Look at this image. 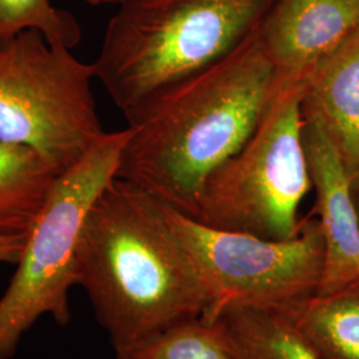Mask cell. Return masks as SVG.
Segmentation results:
<instances>
[{"instance_id": "e0dca14e", "label": "cell", "mask_w": 359, "mask_h": 359, "mask_svg": "<svg viewBox=\"0 0 359 359\" xmlns=\"http://www.w3.org/2000/svg\"><path fill=\"white\" fill-rule=\"evenodd\" d=\"M86 3H88L90 6H121L123 3L128 1V0H83Z\"/></svg>"}, {"instance_id": "277c9868", "label": "cell", "mask_w": 359, "mask_h": 359, "mask_svg": "<svg viewBox=\"0 0 359 359\" xmlns=\"http://www.w3.org/2000/svg\"><path fill=\"white\" fill-rule=\"evenodd\" d=\"M128 128L104 133L56 181L27 237L22 257L0 298V359H10L41 316L65 326L69 289L76 285V253L92 206L117 177Z\"/></svg>"}, {"instance_id": "5bb4252c", "label": "cell", "mask_w": 359, "mask_h": 359, "mask_svg": "<svg viewBox=\"0 0 359 359\" xmlns=\"http://www.w3.org/2000/svg\"><path fill=\"white\" fill-rule=\"evenodd\" d=\"M116 359H236L213 323L189 317L114 346Z\"/></svg>"}, {"instance_id": "30bf717a", "label": "cell", "mask_w": 359, "mask_h": 359, "mask_svg": "<svg viewBox=\"0 0 359 359\" xmlns=\"http://www.w3.org/2000/svg\"><path fill=\"white\" fill-rule=\"evenodd\" d=\"M302 107L320 118L359 187V27L309 76Z\"/></svg>"}, {"instance_id": "8fae6325", "label": "cell", "mask_w": 359, "mask_h": 359, "mask_svg": "<svg viewBox=\"0 0 359 359\" xmlns=\"http://www.w3.org/2000/svg\"><path fill=\"white\" fill-rule=\"evenodd\" d=\"M59 176L35 151L0 140V237H28Z\"/></svg>"}, {"instance_id": "8992f818", "label": "cell", "mask_w": 359, "mask_h": 359, "mask_svg": "<svg viewBox=\"0 0 359 359\" xmlns=\"http://www.w3.org/2000/svg\"><path fill=\"white\" fill-rule=\"evenodd\" d=\"M93 63L36 29L0 41V140L27 147L60 175L104 132L90 83Z\"/></svg>"}, {"instance_id": "4fadbf2b", "label": "cell", "mask_w": 359, "mask_h": 359, "mask_svg": "<svg viewBox=\"0 0 359 359\" xmlns=\"http://www.w3.org/2000/svg\"><path fill=\"white\" fill-rule=\"evenodd\" d=\"M323 359H359V283L283 310Z\"/></svg>"}, {"instance_id": "9c48e42d", "label": "cell", "mask_w": 359, "mask_h": 359, "mask_svg": "<svg viewBox=\"0 0 359 359\" xmlns=\"http://www.w3.org/2000/svg\"><path fill=\"white\" fill-rule=\"evenodd\" d=\"M359 27V0H276L258 34L283 83H306Z\"/></svg>"}, {"instance_id": "3957f363", "label": "cell", "mask_w": 359, "mask_h": 359, "mask_svg": "<svg viewBox=\"0 0 359 359\" xmlns=\"http://www.w3.org/2000/svg\"><path fill=\"white\" fill-rule=\"evenodd\" d=\"M276 0H128L108 22L96 79L130 121L234 51Z\"/></svg>"}, {"instance_id": "52a82bcc", "label": "cell", "mask_w": 359, "mask_h": 359, "mask_svg": "<svg viewBox=\"0 0 359 359\" xmlns=\"http://www.w3.org/2000/svg\"><path fill=\"white\" fill-rule=\"evenodd\" d=\"M209 294L206 321L231 306L283 311L317 294L325 268L320 219L302 217L292 240L219 231L164 205Z\"/></svg>"}, {"instance_id": "7a4b0ae2", "label": "cell", "mask_w": 359, "mask_h": 359, "mask_svg": "<svg viewBox=\"0 0 359 359\" xmlns=\"http://www.w3.org/2000/svg\"><path fill=\"white\" fill-rule=\"evenodd\" d=\"M76 285L87 292L114 346L182 318L205 317L210 305L164 205L118 177L100 194L84 224Z\"/></svg>"}, {"instance_id": "5b68a950", "label": "cell", "mask_w": 359, "mask_h": 359, "mask_svg": "<svg viewBox=\"0 0 359 359\" xmlns=\"http://www.w3.org/2000/svg\"><path fill=\"white\" fill-rule=\"evenodd\" d=\"M304 96L305 83H283L249 140L206 180L197 221L274 241L299 233L298 209L313 189L302 136Z\"/></svg>"}, {"instance_id": "ba28073f", "label": "cell", "mask_w": 359, "mask_h": 359, "mask_svg": "<svg viewBox=\"0 0 359 359\" xmlns=\"http://www.w3.org/2000/svg\"><path fill=\"white\" fill-rule=\"evenodd\" d=\"M304 145L321 222L325 268L317 295L333 294L359 283V217L353 184L320 118L302 107Z\"/></svg>"}, {"instance_id": "2e32d148", "label": "cell", "mask_w": 359, "mask_h": 359, "mask_svg": "<svg viewBox=\"0 0 359 359\" xmlns=\"http://www.w3.org/2000/svg\"><path fill=\"white\" fill-rule=\"evenodd\" d=\"M27 237H0V262L4 264H18L25 245Z\"/></svg>"}, {"instance_id": "ac0fdd59", "label": "cell", "mask_w": 359, "mask_h": 359, "mask_svg": "<svg viewBox=\"0 0 359 359\" xmlns=\"http://www.w3.org/2000/svg\"><path fill=\"white\" fill-rule=\"evenodd\" d=\"M353 194H354V201H355V205H357V210H358L359 217V187L353 188Z\"/></svg>"}, {"instance_id": "9a60e30c", "label": "cell", "mask_w": 359, "mask_h": 359, "mask_svg": "<svg viewBox=\"0 0 359 359\" xmlns=\"http://www.w3.org/2000/svg\"><path fill=\"white\" fill-rule=\"evenodd\" d=\"M36 29L52 46L72 50L81 39L75 16L51 0H0V41Z\"/></svg>"}, {"instance_id": "7c38bea8", "label": "cell", "mask_w": 359, "mask_h": 359, "mask_svg": "<svg viewBox=\"0 0 359 359\" xmlns=\"http://www.w3.org/2000/svg\"><path fill=\"white\" fill-rule=\"evenodd\" d=\"M208 322L236 359H323L283 311L231 306Z\"/></svg>"}, {"instance_id": "6da1fadb", "label": "cell", "mask_w": 359, "mask_h": 359, "mask_svg": "<svg viewBox=\"0 0 359 359\" xmlns=\"http://www.w3.org/2000/svg\"><path fill=\"white\" fill-rule=\"evenodd\" d=\"M283 84L257 27L129 121L117 177L196 219L206 180L249 140Z\"/></svg>"}]
</instances>
